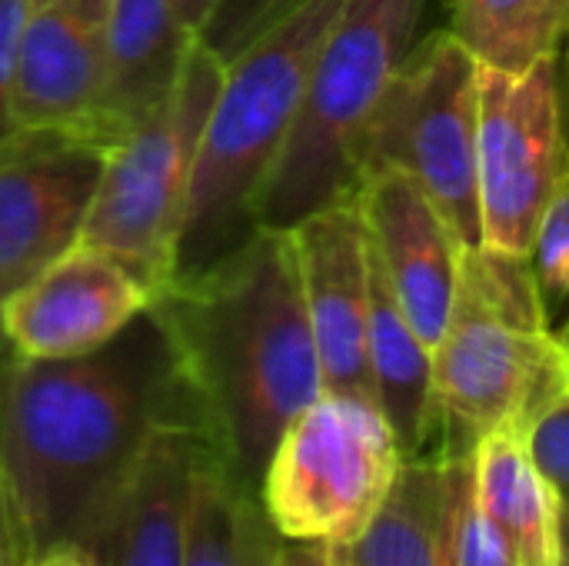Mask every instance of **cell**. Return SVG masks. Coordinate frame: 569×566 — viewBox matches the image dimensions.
I'll use <instances>...</instances> for the list:
<instances>
[{
	"mask_svg": "<svg viewBox=\"0 0 569 566\" xmlns=\"http://www.w3.org/2000/svg\"><path fill=\"white\" fill-rule=\"evenodd\" d=\"M183 420L207 424L153 307L80 357L13 350L0 364V480L23 564L83 550L150 437Z\"/></svg>",
	"mask_w": 569,
	"mask_h": 566,
	"instance_id": "1",
	"label": "cell"
},
{
	"mask_svg": "<svg viewBox=\"0 0 569 566\" xmlns=\"http://www.w3.org/2000/svg\"><path fill=\"white\" fill-rule=\"evenodd\" d=\"M230 474L260 494L283 430L323 394L290 230L257 227L153 297Z\"/></svg>",
	"mask_w": 569,
	"mask_h": 566,
	"instance_id": "2",
	"label": "cell"
},
{
	"mask_svg": "<svg viewBox=\"0 0 569 566\" xmlns=\"http://www.w3.org/2000/svg\"><path fill=\"white\" fill-rule=\"evenodd\" d=\"M347 3L300 0L227 63L200 137L170 280L213 267L257 230V197L297 120L313 60Z\"/></svg>",
	"mask_w": 569,
	"mask_h": 566,
	"instance_id": "3",
	"label": "cell"
},
{
	"mask_svg": "<svg viewBox=\"0 0 569 566\" xmlns=\"http://www.w3.org/2000/svg\"><path fill=\"white\" fill-rule=\"evenodd\" d=\"M569 387V340L547 327L533 260L463 250L447 330L433 347L440 457H470L497 427H527Z\"/></svg>",
	"mask_w": 569,
	"mask_h": 566,
	"instance_id": "4",
	"label": "cell"
},
{
	"mask_svg": "<svg viewBox=\"0 0 569 566\" xmlns=\"http://www.w3.org/2000/svg\"><path fill=\"white\" fill-rule=\"evenodd\" d=\"M427 0H350L327 33L287 143L257 197V227L290 230L350 200L360 147L393 77L420 40Z\"/></svg>",
	"mask_w": 569,
	"mask_h": 566,
	"instance_id": "5",
	"label": "cell"
},
{
	"mask_svg": "<svg viewBox=\"0 0 569 566\" xmlns=\"http://www.w3.org/2000/svg\"><path fill=\"white\" fill-rule=\"evenodd\" d=\"M223 73L220 57L193 37L170 93L110 147L80 237V244L110 250L130 264L153 294L173 277L193 163Z\"/></svg>",
	"mask_w": 569,
	"mask_h": 566,
	"instance_id": "6",
	"label": "cell"
},
{
	"mask_svg": "<svg viewBox=\"0 0 569 566\" xmlns=\"http://www.w3.org/2000/svg\"><path fill=\"white\" fill-rule=\"evenodd\" d=\"M477 137L480 60L457 33L433 30L417 40L367 127L360 180L380 167L407 170L460 244L477 250L483 247Z\"/></svg>",
	"mask_w": 569,
	"mask_h": 566,
	"instance_id": "7",
	"label": "cell"
},
{
	"mask_svg": "<svg viewBox=\"0 0 569 566\" xmlns=\"http://www.w3.org/2000/svg\"><path fill=\"white\" fill-rule=\"evenodd\" d=\"M403 454L380 407L320 394L280 437L260 500L283 540L350 547L380 510Z\"/></svg>",
	"mask_w": 569,
	"mask_h": 566,
	"instance_id": "8",
	"label": "cell"
},
{
	"mask_svg": "<svg viewBox=\"0 0 569 566\" xmlns=\"http://www.w3.org/2000/svg\"><path fill=\"white\" fill-rule=\"evenodd\" d=\"M477 157L483 247L530 257L543 210L569 163L557 53L527 70L480 63Z\"/></svg>",
	"mask_w": 569,
	"mask_h": 566,
	"instance_id": "9",
	"label": "cell"
},
{
	"mask_svg": "<svg viewBox=\"0 0 569 566\" xmlns=\"http://www.w3.org/2000/svg\"><path fill=\"white\" fill-rule=\"evenodd\" d=\"M107 153L57 127L0 137V307L80 244Z\"/></svg>",
	"mask_w": 569,
	"mask_h": 566,
	"instance_id": "10",
	"label": "cell"
},
{
	"mask_svg": "<svg viewBox=\"0 0 569 566\" xmlns=\"http://www.w3.org/2000/svg\"><path fill=\"white\" fill-rule=\"evenodd\" d=\"M153 297L117 254L77 244L0 307V327L20 357L63 360L113 340L153 307Z\"/></svg>",
	"mask_w": 569,
	"mask_h": 566,
	"instance_id": "11",
	"label": "cell"
},
{
	"mask_svg": "<svg viewBox=\"0 0 569 566\" xmlns=\"http://www.w3.org/2000/svg\"><path fill=\"white\" fill-rule=\"evenodd\" d=\"M307 317L323 374V394L373 397L367 320H370V244L357 200L323 207L290 227Z\"/></svg>",
	"mask_w": 569,
	"mask_h": 566,
	"instance_id": "12",
	"label": "cell"
},
{
	"mask_svg": "<svg viewBox=\"0 0 569 566\" xmlns=\"http://www.w3.org/2000/svg\"><path fill=\"white\" fill-rule=\"evenodd\" d=\"M353 200L410 327L433 350L450 320L467 247L427 190L400 167L370 170Z\"/></svg>",
	"mask_w": 569,
	"mask_h": 566,
	"instance_id": "13",
	"label": "cell"
},
{
	"mask_svg": "<svg viewBox=\"0 0 569 566\" xmlns=\"http://www.w3.org/2000/svg\"><path fill=\"white\" fill-rule=\"evenodd\" d=\"M213 450L200 420L160 427L83 554L97 566H183L197 470Z\"/></svg>",
	"mask_w": 569,
	"mask_h": 566,
	"instance_id": "14",
	"label": "cell"
},
{
	"mask_svg": "<svg viewBox=\"0 0 569 566\" xmlns=\"http://www.w3.org/2000/svg\"><path fill=\"white\" fill-rule=\"evenodd\" d=\"M107 17L110 0H30L13 83V130L57 127L93 137Z\"/></svg>",
	"mask_w": 569,
	"mask_h": 566,
	"instance_id": "15",
	"label": "cell"
},
{
	"mask_svg": "<svg viewBox=\"0 0 569 566\" xmlns=\"http://www.w3.org/2000/svg\"><path fill=\"white\" fill-rule=\"evenodd\" d=\"M193 33L180 23L173 0H110L103 90L93 137L120 143L170 93Z\"/></svg>",
	"mask_w": 569,
	"mask_h": 566,
	"instance_id": "16",
	"label": "cell"
},
{
	"mask_svg": "<svg viewBox=\"0 0 569 566\" xmlns=\"http://www.w3.org/2000/svg\"><path fill=\"white\" fill-rule=\"evenodd\" d=\"M370 244V237H367ZM367 354L373 397L390 424L403 460L427 454L437 434V397H433V350L410 327L390 277L370 244V320Z\"/></svg>",
	"mask_w": 569,
	"mask_h": 566,
	"instance_id": "17",
	"label": "cell"
},
{
	"mask_svg": "<svg viewBox=\"0 0 569 566\" xmlns=\"http://www.w3.org/2000/svg\"><path fill=\"white\" fill-rule=\"evenodd\" d=\"M473 497L513 566H560V490L533 467L523 427L507 424L473 450Z\"/></svg>",
	"mask_w": 569,
	"mask_h": 566,
	"instance_id": "18",
	"label": "cell"
},
{
	"mask_svg": "<svg viewBox=\"0 0 569 566\" xmlns=\"http://www.w3.org/2000/svg\"><path fill=\"white\" fill-rule=\"evenodd\" d=\"M447 464L420 454L400 474L363 534L333 550V566H447Z\"/></svg>",
	"mask_w": 569,
	"mask_h": 566,
	"instance_id": "19",
	"label": "cell"
},
{
	"mask_svg": "<svg viewBox=\"0 0 569 566\" xmlns=\"http://www.w3.org/2000/svg\"><path fill=\"white\" fill-rule=\"evenodd\" d=\"M280 544L260 494L247 490L213 450L197 470L183 566H270Z\"/></svg>",
	"mask_w": 569,
	"mask_h": 566,
	"instance_id": "20",
	"label": "cell"
},
{
	"mask_svg": "<svg viewBox=\"0 0 569 566\" xmlns=\"http://www.w3.org/2000/svg\"><path fill=\"white\" fill-rule=\"evenodd\" d=\"M447 30L480 63L527 70L567 40L569 0H450Z\"/></svg>",
	"mask_w": 569,
	"mask_h": 566,
	"instance_id": "21",
	"label": "cell"
},
{
	"mask_svg": "<svg viewBox=\"0 0 569 566\" xmlns=\"http://www.w3.org/2000/svg\"><path fill=\"white\" fill-rule=\"evenodd\" d=\"M447 464V566H513V557L473 497V454Z\"/></svg>",
	"mask_w": 569,
	"mask_h": 566,
	"instance_id": "22",
	"label": "cell"
},
{
	"mask_svg": "<svg viewBox=\"0 0 569 566\" xmlns=\"http://www.w3.org/2000/svg\"><path fill=\"white\" fill-rule=\"evenodd\" d=\"M300 0H217L210 17L200 27V40L220 57V63H233L253 40H260L283 13H290Z\"/></svg>",
	"mask_w": 569,
	"mask_h": 566,
	"instance_id": "23",
	"label": "cell"
},
{
	"mask_svg": "<svg viewBox=\"0 0 569 566\" xmlns=\"http://www.w3.org/2000/svg\"><path fill=\"white\" fill-rule=\"evenodd\" d=\"M530 260L543 294L550 290L569 297V163L553 200L543 210Z\"/></svg>",
	"mask_w": 569,
	"mask_h": 566,
	"instance_id": "24",
	"label": "cell"
},
{
	"mask_svg": "<svg viewBox=\"0 0 569 566\" xmlns=\"http://www.w3.org/2000/svg\"><path fill=\"white\" fill-rule=\"evenodd\" d=\"M523 440L533 467L560 494H569V387L523 427Z\"/></svg>",
	"mask_w": 569,
	"mask_h": 566,
	"instance_id": "25",
	"label": "cell"
},
{
	"mask_svg": "<svg viewBox=\"0 0 569 566\" xmlns=\"http://www.w3.org/2000/svg\"><path fill=\"white\" fill-rule=\"evenodd\" d=\"M30 0H0V137L13 130V83Z\"/></svg>",
	"mask_w": 569,
	"mask_h": 566,
	"instance_id": "26",
	"label": "cell"
},
{
	"mask_svg": "<svg viewBox=\"0 0 569 566\" xmlns=\"http://www.w3.org/2000/svg\"><path fill=\"white\" fill-rule=\"evenodd\" d=\"M270 566H333V550L320 540H283Z\"/></svg>",
	"mask_w": 569,
	"mask_h": 566,
	"instance_id": "27",
	"label": "cell"
},
{
	"mask_svg": "<svg viewBox=\"0 0 569 566\" xmlns=\"http://www.w3.org/2000/svg\"><path fill=\"white\" fill-rule=\"evenodd\" d=\"M0 566H23V554H20V544H17V530H13L3 480H0Z\"/></svg>",
	"mask_w": 569,
	"mask_h": 566,
	"instance_id": "28",
	"label": "cell"
},
{
	"mask_svg": "<svg viewBox=\"0 0 569 566\" xmlns=\"http://www.w3.org/2000/svg\"><path fill=\"white\" fill-rule=\"evenodd\" d=\"M23 566H97V564H93L80 547L63 544V547H53V550H47V554H40V557L27 560Z\"/></svg>",
	"mask_w": 569,
	"mask_h": 566,
	"instance_id": "29",
	"label": "cell"
},
{
	"mask_svg": "<svg viewBox=\"0 0 569 566\" xmlns=\"http://www.w3.org/2000/svg\"><path fill=\"white\" fill-rule=\"evenodd\" d=\"M213 3L217 0H173V7H177V17H180V23L197 37L200 33V27H203V20L210 17V10H213Z\"/></svg>",
	"mask_w": 569,
	"mask_h": 566,
	"instance_id": "30",
	"label": "cell"
},
{
	"mask_svg": "<svg viewBox=\"0 0 569 566\" xmlns=\"http://www.w3.org/2000/svg\"><path fill=\"white\" fill-rule=\"evenodd\" d=\"M560 544L569 557V494H560Z\"/></svg>",
	"mask_w": 569,
	"mask_h": 566,
	"instance_id": "31",
	"label": "cell"
},
{
	"mask_svg": "<svg viewBox=\"0 0 569 566\" xmlns=\"http://www.w3.org/2000/svg\"><path fill=\"white\" fill-rule=\"evenodd\" d=\"M10 354H13V347L7 344V337H3V327H0V364H3V360H7Z\"/></svg>",
	"mask_w": 569,
	"mask_h": 566,
	"instance_id": "32",
	"label": "cell"
},
{
	"mask_svg": "<svg viewBox=\"0 0 569 566\" xmlns=\"http://www.w3.org/2000/svg\"><path fill=\"white\" fill-rule=\"evenodd\" d=\"M560 566H569V557H567V554H563V560H560Z\"/></svg>",
	"mask_w": 569,
	"mask_h": 566,
	"instance_id": "33",
	"label": "cell"
},
{
	"mask_svg": "<svg viewBox=\"0 0 569 566\" xmlns=\"http://www.w3.org/2000/svg\"><path fill=\"white\" fill-rule=\"evenodd\" d=\"M567 63H569V30H567Z\"/></svg>",
	"mask_w": 569,
	"mask_h": 566,
	"instance_id": "34",
	"label": "cell"
}]
</instances>
